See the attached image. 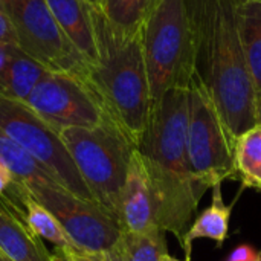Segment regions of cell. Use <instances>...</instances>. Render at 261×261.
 I'll return each mask as SVG.
<instances>
[{"label": "cell", "instance_id": "6da1fadb", "mask_svg": "<svg viewBox=\"0 0 261 261\" xmlns=\"http://www.w3.org/2000/svg\"><path fill=\"white\" fill-rule=\"evenodd\" d=\"M188 2L194 26L196 75L236 142L260 124L258 96L236 20V0Z\"/></svg>", "mask_w": 261, "mask_h": 261}, {"label": "cell", "instance_id": "7a4b0ae2", "mask_svg": "<svg viewBox=\"0 0 261 261\" xmlns=\"http://www.w3.org/2000/svg\"><path fill=\"white\" fill-rule=\"evenodd\" d=\"M190 87H173L153 102L150 121L138 151L151 185L156 223L180 246L205 188L194 179L187 153Z\"/></svg>", "mask_w": 261, "mask_h": 261}, {"label": "cell", "instance_id": "3957f363", "mask_svg": "<svg viewBox=\"0 0 261 261\" xmlns=\"http://www.w3.org/2000/svg\"><path fill=\"white\" fill-rule=\"evenodd\" d=\"M96 58L87 81L106 116L138 145L147 130L153 98L139 32H125L112 24L93 6Z\"/></svg>", "mask_w": 261, "mask_h": 261}, {"label": "cell", "instance_id": "277c9868", "mask_svg": "<svg viewBox=\"0 0 261 261\" xmlns=\"http://www.w3.org/2000/svg\"><path fill=\"white\" fill-rule=\"evenodd\" d=\"M153 102L196 75L194 26L188 0H154L141 28Z\"/></svg>", "mask_w": 261, "mask_h": 261}, {"label": "cell", "instance_id": "5b68a950", "mask_svg": "<svg viewBox=\"0 0 261 261\" xmlns=\"http://www.w3.org/2000/svg\"><path fill=\"white\" fill-rule=\"evenodd\" d=\"M60 136L93 200L116 217L135 144L109 118L95 127L63 128Z\"/></svg>", "mask_w": 261, "mask_h": 261}, {"label": "cell", "instance_id": "8992f818", "mask_svg": "<svg viewBox=\"0 0 261 261\" xmlns=\"http://www.w3.org/2000/svg\"><path fill=\"white\" fill-rule=\"evenodd\" d=\"M187 153L194 179L213 188L226 179H237L234 142L203 83L194 75L190 83V119Z\"/></svg>", "mask_w": 261, "mask_h": 261}, {"label": "cell", "instance_id": "52a82bcc", "mask_svg": "<svg viewBox=\"0 0 261 261\" xmlns=\"http://www.w3.org/2000/svg\"><path fill=\"white\" fill-rule=\"evenodd\" d=\"M0 128L24 148L64 188L93 200L57 128L40 118L26 102L0 95Z\"/></svg>", "mask_w": 261, "mask_h": 261}, {"label": "cell", "instance_id": "ba28073f", "mask_svg": "<svg viewBox=\"0 0 261 261\" xmlns=\"http://www.w3.org/2000/svg\"><path fill=\"white\" fill-rule=\"evenodd\" d=\"M29 194L55 216L76 249L104 254L122 237L118 219L95 200H86L54 179L24 184Z\"/></svg>", "mask_w": 261, "mask_h": 261}, {"label": "cell", "instance_id": "9c48e42d", "mask_svg": "<svg viewBox=\"0 0 261 261\" xmlns=\"http://www.w3.org/2000/svg\"><path fill=\"white\" fill-rule=\"evenodd\" d=\"M17 34L18 46L49 70L87 80L90 63L69 41L46 0H0Z\"/></svg>", "mask_w": 261, "mask_h": 261}, {"label": "cell", "instance_id": "30bf717a", "mask_svg": "<svg viewBox=\"0 0 261 261\" xmlns=\"http://www.w3.org/2000/svg\"><path fill=\"white\" fill-rule=\"evenodd\" d=\"M24 102L58 132L95 127L107 118L89 81L69 72L49 70Z\"/></svg>", "mask_w": 261, "mask_h": 261}, {"label": "cell", "instance_id": "8fae6325", "mask_svg": "<svg viewBox=\"0 0 261 261\" xmlns=\"http://www.w3.org/2000/svg\"><path fill=\"white\" fill-rule=\"evenodd\" d=\"M116 217L122 234H144L159 228L150 177L138 148L130 159L127 177L119 194Z\"/></svg>", "mask_w": 261, "mask_h": 261}, {"label": "cell", "instance_id": "7c38bea8", "mask_svg": "<svg viewBox=\"0 0 261 261\" xmlns=\"http://www.w3.org/2000/svg\"><path fill=\"white\" fill-rule=\"evenodd\" d=\"M0 251L11 261H52L43 240L3 197H0Z\"/></svg>", "mask_w": 261, "mask_h": 261}, {"label": "cell", "instance_id": "4fadbf2b", "mask_svg": "<svg viewBox=\"0 0 261 261\" xmlns=\"http://www.w3.org/2000/svg\"><path fill=\"white\" fill-rule=\"evenodd\" d=\"M69 41L90 63L96 58L93 6L87 0H46Z\"/></svg>", "mask_w": 261, "mask_h": 261}, {"label": "cell", "instance_id": "5bb4252c", "mask_svg": "<svg viewBox=\"0 0 261 261\" xmlns=\"http://www.w3.org/2000/svg\"><path fill=\"white\" fill-rule=\"evenodd\" d=\"M232 205H226L222 196L220 184L213 187V202L205 208L191 223L185 234L182 249L185 251L187 261H191L193 243L200 239H208L216 242L217 248H222L229 232V219L232 213Z\"/></svg>", "mask_w": 261, "mask_h": 261}, {"label": "cell", "instance_id": "9a60e30c", "mask_svg": "<svg viewBox=\"0 0 261 261\" xmlns=\"http://www.w3.org/2000/svg\"><path fill=\"white\" fill-rule=\"evenodd\" d=\"M47 72L43 63L15 46L9 61L0 70V95L24 102Z\"/></svg>", "mask_w": 261, "mask_h": 261}, {"label": "cell", "instance_id": "2e32d148", "mask_svg": "<svg viewBox=\"0 0 261 261\" xmlns=\"http://www.w3.org/2000/svg\"><path fill=\"white\" fill-rule=\"evenodd\" d=\"M236 20L245 57L261 96V0H236Z\"/></svg>", "mask_w": 261, "mask_h": 261}, {"label": "cell", "instance_id": "e0dca14e", "mask_svg": "<svg viewBox=\"0 0 261 261\" xmlns=\"http://www.w3.org/2000/svg\"><path fill=\"white\" fill-rule=\"evenodd\" d=\"M234 168L245 188L261 191V124L236 139Z\"/></svg>", "mask_w": 261, "mask_h": 261}, {"label": "cell", "instance_id": "ac0fdd59", "mask_svg": "<svg viewBox=\"0 0 261 261\" xmlns=\"http://www.w3.org/2000/svg\"><path fill=\"white\" fill-rule=\"evenodd\" d=\"M0 162L14 174L20 184H31L40 179H54L24 148L11 139L0 128ZM55 180V179H54Z\"/></svg>", "mask_w": 261, "mask_h": 261}, {"label": "cell", "instance_id": "d6986e66", "mask_svg": "<svg viewBox=\"0 0 261 261\" xmlns=\"http://www.w3.org/2000/svg\"><path fill=\"white\" fill-rule=\"evenodd\" d=\"M118 246L124 261H164L168 254L165 232L161 228L144 234H122Z\"/></svg>", "mask_w": 261, "mask_h": 261}, {"label": "cell", "instance_id": "ffe728a7", "mask_svg": "<svg viewBox=\"0 0 261 261\" xmlns=\"http://www.w3.org/2000/svg\"><path fill=\"white\" fill-rule=\"evenodd\" d=\"M154 0H102L98 8L118 29L139 32Z\"/></svg>", "mask_w": 261, "mask_h": 261}, {"label": "cell", "instance_id": "44dd1931", "mask_svg": "<svg viewBox=\"0 0 261 261\" xmlns=\"http://www.w3.org/2000/svg\"><path fill=\"white\" fill-rule=\"evenodd\" d=\"M0 44H17V34L12 26V21L3 6L0 5Z\"/></svg>", "mask_w": 261, "mask_h": 261}, {"label": "cell", "instance_id": "7402d4cb", "mask_svg": "<svg viewBox=\"0 0 261 261\" xmlns=\"http://www.w3.org/2000/svg\"><path fill=\"white\" fill-rule=\"evenodd\" d=\"M257 258H258V252L255 251V248L252 245L243 243L234 248V251L228 255L226 261H257Z\"/></svg>", "mask_w": 261, "mask_h": 261}, {"label": "cell", "instance_id": "603a6c76", "mask_svg": "<svg viewBox=\"0 0 261 261\" xmlns=\"http://www.w3.org/2000/svg\"><path fill=\"white\" fill-rule=\"evenodd\" d=\"M64 251V249H63ZM69 261H106L104 260V254H93V252H86L76 248L67 249L64 251Z\"/></svg>", "mask_w": 261, "mask_h": 261}, {"label": "cell", "instance_id": "cb8c5ba5", "mask_svg": "<svg viewBox=\"0 0 261 261\" xmlns=\"http://www.w3.org/2000/svg\"><path fill=\"white\" fill-rule=\"evenodd\" d=\"M17 184L14 174L0 162V197L5 196L14 185Z\"/></svg>", "mask_w": 261, "mask_h": 261}, {"label": "cell", "instance_id": "d4e9b609", "mask_svg": "<svg viewBox=\"0 0 261 261\" xmlns=\"http://www.w3.org/2000/svg\"><path fill=\"white\" fill-rule=\"evenodd\" d=\"M17 44H0V70L6 66V63L9 61L12 50Z\"/></svg>", "mask_w": 261, "mask_h": 261}, {"label": "cell", "instance_id": "484cf974", "mask_svg": "<svg viewBox=\"0 0 261 261\" xmlns=\"http://www.w3.org/2000/svg\"><path fill=\"white\" fill-rule=\"evenodd\" d=\"M104 260L106 261H124L122 260V255H121V251H119V246H113L110 251L104 252Z\"/></svg>", "mask_w": 261, "mask_h": 261}, {"label": "cell", "instance_id": "4316f807", "mask_svg": "<svg viewBox=\"0 0 261 261\" xmlns=\"http://www.w3.org/2000/svg\"><path fill=\"white\" fill-rule=\"evenodd\" d=\"M52 261H69V258H67V255H66V252L63 249L55 248V251L52 252Z\"/></svg>", "mask_w": 261, "mask_h": 261}, {"label": "cell", "instance_id": "83f0119b", "mask_svg": "<svg viewBox=\"0 0 261 261\" xmlns=\"http://www.w3.org/2000/svg\"><path fill=\"white\" fill-rule=\"evenodd\" d=\"M87 2H89V3H90L92 6H95V8H99V6H101V2H102V0H87Z\"/></svg>", "mask_w": 261, "mask_h": 261}, {"label": "cell", "instance_id": "f1b7e54d", "mask_svg": "<svg viewBox=\"0 0 261 261\" xmlns=\"http://www.w3.org/2000/svg\"><path fill=\"white\" fill-rule=\"evenodd\" d=\"M164 261H187V260H179V258H174V257H171L170 254H167V255L164 257Z\"/></svg>", "mask_w": 261, "mask_h": 261}, {"label": "cell", "instance_id": "f546056e", "mask_svg": "<svg viewBox=\"0 0 261 261\" xmlns=\"http://www.w3.org/2000/svg\"><path fill=\"white\" fill-rule=\"evenodd\" d=\"M0 261H11V260H9V258H8V257H6V255H5V254L0 251Z\"/></svg>", "mask_w": 261, "mask_h": 261}, {"label": "cell", "instance_id": "4dcf8cb0", "mask_svg": "<svg viewBox=\"0 0 261 261\" xmlns=\"http://www.w3.org/2000/svg\"><path fill=\"white\" fill-rule=\"evenodd\" d=\"M258 118H260V124H261V96L258 98Z\"/></svg>", "mask_w": 261, "mask_h": 261}, {"label": "cell", "instance_id": "1f68e13d", "mask_svg": "<svg viewBox=\"0 0 261 261\" xmlns=\"http://www.w3.org/2000/svg\"><path fill=\"white\" fill-rule=\"evenodd\" d=\"M257 261H261V251L258 252V258H257Z\"/></svg>", "mask_w": 261, "mask_h": 261}]
</instances>
